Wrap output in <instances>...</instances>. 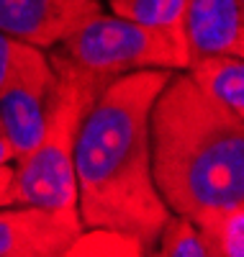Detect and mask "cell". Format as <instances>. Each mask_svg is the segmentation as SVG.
Here are the masks:
<instances>
[{
	"label": "cell",
	"instance_id": "cell-13",
	"mask_svg": "<svg viewBox=\"0 0 244 257\" xmlns=\"http://www.w3.org/2000/svg\"><path fill=\"white\" fill-rule=\"evenodd\" d=\"M198 226L221 257H244V206L218 211Z\"/></svg>",
	"mask_w": 244,
	"mask_h": 257
},
{
	"label": "cell",
	"instance_id": "cell-5",
	"mask_svg": "<svg viewBox=\"0 0 244 257\" xmlns=\"http://www.w3.org/2000/svg\"><path fill=\"white\" fill-rule=\"evenodd\" d=\"M57 95V72L44 49L13 41L6 80L0 85V123L13 160L29 155L44 134Z\"/></svg>",
	"mask_w": 244,
	"mask_h": 257
},
{
	"label": "cell",
	"instance_id": "cell-15",
	"mask_svg": "<svg viewBox=\"0 0 244 257\" xmlns=\"http://www.w3.org/2000/svg\"><path fill=\"white\" fill-rule=\"evenodd\" d=\"M11 49H13V39L0 34V85L6 80V72H8V62H11Z\"/></svg>",
	"mask_w": 244,
	"mask_h": 257
},
{
	"label": "cell",
	"instance_id": "cell-11",
	"mask_svg": "<svg viewBox=\"0 0 244 257\" xmlns=\"http://www.w3.org/2000/svg\"><path fill=\"white\" fill-rule=\"evenodd\" d=\"M154 249L160 252V257H221L203 229L177 213H170Z\"/></svg>",
	"mask_w": 244,
	"mask_h": 257
},
{
	"label": "cell",
	"instance_id": "cell-12",
	"mask_svg": "<svg viewBox=\"0 0 244 257\" xmlns=\"http://www.w3.org/2000/svg\"><path fill=\"white\" fill-rule=\"evenodd\" d=\"M59 257H147L139 239L110 229H82Z\"/></svg>",
	"mask_w": 244,
	"mask_h": 257
},
{
	"label": "cell",
	"instance_id": "cell-8",
	"mask_svg": "<svg viewBox=\"0 0 244 257\" xmlns=\"http://www.w3.org/2000/svg\"><path fill=\"white\" fill-rule=\"evenodd\" d=\"M188 64L206 57H244L241 0H188L183 16Z\"/></svg>",
	"mask_w": 244,
	"mask_h": 257
},
{
	"label": "cell",
	"instance_id": "cell-1",
	"mask_svg": "<svg viewBox=\"0 0 244 257\" xmlns=\"http://www.w3.org/2000/svg\"><path fill=\"white\" fill-rule=\"evenodd\" d=\"M172 70L124 75L95 95L75 142V185L82 229L124 231L147 252L170 219L152 178L149 113Z\"/></svg>",
	"mask_w": 244,
	"mask_h": 257
},
{
	"label": "cell",
	"instance_id": "cell-10",
	"mask_svg": "<svg viewBox=\"0 0 244 257\" xmlns=\"http://www.w3.org/2000/svg\"><path fill=\"white\" fill-rule=\"evenodd\" d=\"M188 0H108L110 13H116L126 21H134L139 26L160 31L175 44L185 47L183 36V16ZM188 52V49H185Z\"/></svg>",
	"mask_w": 244,
	"mask_h": 257
},
{
	"label": "cell",
	"instance_id": "cell-3",
	"mask_svg": "<svg viewBox=\"0 0 244 257\" xmlns=\"http://www.w3.org/2000/svg\"><path fill=\"white\" fill-rule=\"evenodd\" d=\"M57 72V95L44 134L29 155L13 160V206L70 211L77 208L75 142L95 95L105 88L70 62L47 52Z\"/></svg>",
	"mask_w": 244,
	"mask_h": 257
},
{
	"label": "cell",
	"instance_id": "cell-17",
	"mask_svg": "<svg viewBox=\"0 0 244 257\" xmlns=\"http://www.w3.org/2000/svg\"><path fill=\"white\" fill-rule=\"evenodd\" d=\"M147 257H160V252H157V249H152V252H147Z\"/></svg>",
	"mask_w": 244,
	"mask_h": 257
},
{
	"label": "cell",
	"instance_id": "cell-4",
	"mask_svg": "<svg viewBox=\"0 0 244 257\" xmlns=\"http://www.w3.org/2000/svg\"><path fill=\"white\" fill-rule=\"evenodd\" d=\"M52 52L100 85L142 70H188L185 47L105 11L85 21Z\"/></svg>",
	"mask_w": 244,
	"mask_h": 257
},
{
	"label": "cell",
	"instance_id": "cell-6",
	"mask_svg": "<svg viewBox=\"0 0 244 257\" xmlns=\"http://www.w3.org/2000/svg\"><path fill=\"white\" fill-rule=\"evenodd\" d=\"M100 11V0H0V34L49 52Z\"/></svg>",
	"mask_w": 244,
	"mask_h": 257
},
{
	"label": "cell",
	"instance_id": "cell-16",
	"mask_svg": "<svg viewBox=\"0 0 244 257\" xmlns=\"http://www.w3.org/2000/svg\"><path fill=\"white\" fill-rule=\"evenodd\" d=\"M13 162V149H11V142L6 137V128L0 123V165H11Z\"/></svg>",
	"mask_w": 244,
	"mask_h": 257
},
{
	"label": "cell",
	"instance_id": "cell-14",
	"mask_svg": "<svg viewBox=\"0 0 244 257\" xmlns=\"http://www.w3.org/2000/svg\"><path fill=\"white\" fill-rule=\"evenodd\" d=\"M13 206V162L0 165V208Z\"/></svg>",
	"mask_w": 244,
	"mask_h": 257
},
{
	"label": "cell",
	"instance_id": "cell-9",
	"mask_svg": "<svg viewBox=\"0 0 244 257\" xmlns=\"http://www.w3.org/2000/svg\"><path fill=\"white\" fill-rule=\"evenodd\" d=\"M185 72L213 105L244 121V57H206Z\"/></svg>",
	"mask_w": 244,
	"mask_h": 257
},
{
	"label": "cell",
	"instance_id": "cell-7",
	"mask_svg": "<svg viewBox=\"0 0 244 257\" xmlns=\"http://www.w3.org/2000/svg\"><path fill=\"white\" fill-rule=\"evenodd\" d=\"M82 231L77 208H0V257H59Z\"/></svg>",
	"mask_w": 244,
	"mask_h": 257
},
{
	"label": "cell",
	"instance_id": "cell-2",
	"mask_svg": "<svg viewBox=\"0 0 244 257\" xmlns=\"http://www.w3.org/2000/svg\"><path fill=\"white\" fill-rule=\"evenodd\" d=\"M152 178L170 213L203 224L244 206V121L175 72L149 113Z\"/></svg>",
	"mask_w": 244,
	"mask_h": 257
}]
</instances>
